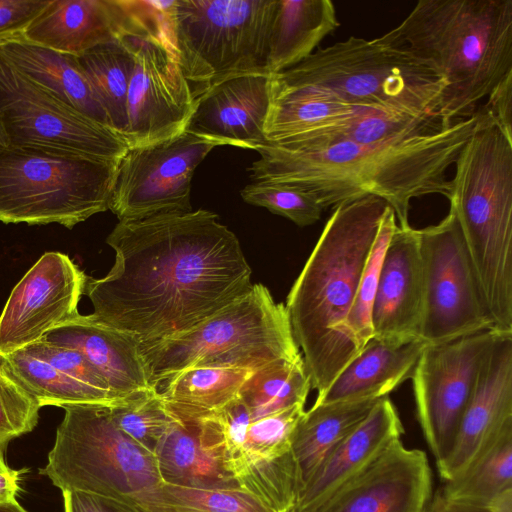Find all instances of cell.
Instances as JSON below:
<instances>
[{"label":"cell","instance_id":"1","mask_svg":"<svg viewBox=\"0 0 512 512\" xmlns=\"http://www.w3.org/2000/svg\"><path fill=\"white\" fill-rule=\"evenodd\" d=\"M106 242L115 262L87 278L89 315L139 344L195 327L253 285L238 238L208 210L119 221Z\"/></svg>","mask_w":512,"mask_h":512},{"label":"cell","instance_id":"2","mask_svg":"<svg viewBox=\"0 0 512 512\" xmlns=\"http://www.w3.org/2000/svg\"><path fill=\"white\" fill-rule=\"evenodd\" d=\"M487 116L480 109L428 133L374 144L294 145L266 142L248 171L253 181L287 184L313 194L322 207L367 196L384 200L399 227H409L411 200L451 194L449 167Z\"/></svg>","mask_w":512,"mask_h":512},{"label":"cell","instance_id":"3","mask_svg":"<svg viewBox=\"0 0 512 512\" xmlns=\"http://www.w3.org/2000/svg\"><path fill=\"white\" fill-rule=\"evenodd\" d=\"M387 206L375 196L335 206L287 296L293 337L317 397L360 351L346 321Z\"/></svg>","mask_w":512,"mask_h":512},{"label":"cell","instance_id":"4","mask_svg":"<svg viewBox=\"0 0 512 512\" xmlns=\"http://www.w3.org/2000/svg\"><path fill=\"white\" fill-rule=\"evenodd\" d=\"M389 33L444 82V124L476 114L512 75V0H420Z\"/></svg>","mask_w":512,"mask_h":512},{"label":"cell","instance_id":"5","mask_svg":"<svg viewBox=\"0 0 512 512\" xmlns=\"http://www.w3.org/2000/svg\"><path fill=\"white\" fill-rule=\"evenodd\" d=\"M455 165L450 207L458 218L494 330L512 332V141L487 114Z\"/></svg>","mask_w":512,"mask_h":512},{"label":"cell","instance_id":"6","mask_svg":"<svg viewBox=\"0 0 512 512\" xmlns=\"http://www.w3.org/2000/svg\"><path fill=\"white\" fill-rule=\"evenodd\" d=\"M271 83L313 91L356 107L439 120L445 87L433 70L389 32L372 40L350 36L317 48L297 65L271 75Z\"/></svg>","mask_w":512,"mask_h":512},{"label":"cell","instance_id":"7","mask_svg":"<svg viewBox=\"0 0 512 512\" xmlns=\"http://www.w3.org/2000/svg\"><path fill=\"white\" fill-rule=\"evenodd\" d=\"M150 383L193 367L255 371L279 360L302 357L283 303L262 284L195 327L153 343L140 344Z\"/></svg>","mask_w":512,"mask_h":512},{"label":"cell","instance_id":"8","mask_svg":"<svg viewBox=\"0 0 512 512\" xmlns=\"http://www.w3.org/2000/svg\"><path fill=\"white\" fill-rule=\"evenodd\" d=\"M119 162L0 145V222L73 228L109 209Z\"/></svg>","mask_w":512,"mask_h":512},{"label":"cell","instance_id":"9","mask_svg":"<svg viewBox=\"0 0 512 512\" xmlns=\"http://www.w3.org/2000/svg\"><path fill=\"white\" fill-rule=\"evenodd\" d=\"M109 408L63 407L65 415L41 474L62 492H84L130 508L162 480L155 455L115 425Z\"/></svg>","mask_w":512,"mask_h":512},{"label":"cell","instance_id":"10","mask_svg":"<svg viewBox=\"0 0 512 512\" xmlns=\"http://www.w3.org/2000/svg\"><path fill=\"white\" fill-rule=\"evenodd\" d=\"M276 0H177L179 64L196 98L227 78L266 73Z\"/></svg>","mask_w":512,"mask_h":512},{"label":"cell","instance_id":"11","mask_svg":"<svg viewBox=\"0 0 512 512\" xmlns=\"http://www.w3.org/2000/svg\"><path fill=\"white\" fill-rule=\"evenodd\" d=\"M417 230L423 273L420 339L439 344L494 330L455 211L450 207L441 222Z\"/></svg>","mask_w":512,"mask_h":512},{"label":"cell","instance_id":"12","mask_svg":"<svg viewBox=\"0 0 512 512\" xmlns=\"http://www.w3.org/2000/svg\"><path fill=\"white\" fill-rule=\"evenodd\" d=\"M0 113L9 144L120 161L126 142L70 106L0 52Z\"/></svg>","mask_w":512,"mask_h":512},{"label":"cell","instance_id":"13","mask_svg":"<svg viewBox=\"0 0 512 512\" xmlns=\"http://www.w3.org/2000/svg\"><path fill=\"white\" fill-rule=\"evenodd\" d=\"M222 145L186 130L165 141L128 148L117 168L109 209L119 221L192 211L194 171L213 148Z\"/></svg>","mask_w":512,"mask_h":512},{"label":"cell","instance_id":"14","mask_svg":"<svg viewBox=\"0 0 512 512\" xmlns=\"http://www.w3.org/2000/svg\"><path fill=\"white\" fill-rule=\"evenodd\" d=\"M498 331L427 344L411 374L417 417L436 463L451 451L481 363Z\"/></svg>","mask_w":512,"mask_h":512},{"label":"cell","instance_id":"15","mask_svg":"<svg viewBox=\"0 0 512 512\" xmlns=\"http://www.w3.org/2000/svg\"><path fill=\"white\" fill-rule=\"evenodd\" d=\"M133 56L128 87L125 142L146 146L185 132L196 107V96L178 58L151 39L121 37Z\"/></svg>","mask_w":512,"mask_h":512},{"label":"cell","instance_id":"16","mask_svg":"<svg viewBox=\"0 0 512 512\" xmlns=\"http://www.w3.org/2000/svg\"><path fill=\"white\" fill-rule=\"evenodd\" d=\"M88 276L61 252H46L15 285L0 314V356L42 340L78 314Z\"/></svg>","mask_w":512,"mask_h":512},{"label":"cell","instance_id":"17","mask_svg":"<svg viewBox=\"0 0 512 512\" xmlns=\"http://www.w3.org/2000/svg\"><path fill=\"white\" fill-rule=\"evenodd\" d=\"M431 490L425 453L395 439L302 512H426Z\"/></svg>","mask_w":512,"mask_h":512},{"label":"cell","instance_id":"18","mask_svg":"<svg viewBox=\"0 0 512 512\" xmlns=\"http://www.w3.org/2000/svg\"><path fill=\"white\" fill-rule=\"evenodd\" d=\"M512 422V332H498L478 371L453 447L437 464L444 481L460 474L479 450Z\"/></svg>","mask_w":512,"mask_h":512},{"label":"cell","instance_id":"19","mask_svg":"<svg viewBox=\"0 0 512 512\" xmlns=\"http://www.w3.org/2000/svg\"><path fill=\"white\" fill-rule=\"evenodd\" d=\"M423 273L418 230L396 226L386 248L372 306L373 338L420 339Z\"/></svg>","mask_w":512,"mask_h":512},{"label":"cell","instance_id":"20","mask_svg":"<svg viewBox=\"0 0 512 512\" xmlns=\"http://www.w3.org/2000/svg\"><path fill=\"white\" fill-rule=\"evenodd\" d=\"M270 101V74L250 73L227 78L197 98L187 130L223 145L256 150L266 143Z\"/></svg>","mask_w":512,"mask_h":512},{"label":"cell","instance_id":"21","mask_svg":"<svg viewBox=\"0 0 512 512\" xmlns=\"http://www.w3.org/2000/svg\"><path fill=\"white\" fill-rule=\"evenodd\" d=\"M43 339L80 351L122 399L155 389L150 383L139 342L90 315L76 314Z\"/></svg>","mask_w":512,"mask_h":512},{"label":"cell","instance_id":"22","mask_svg":"<svg viewBox=\"0 0 512 512\" xmlns=\"http://www.w3.org/2000/svg\"><path fill=\"white\" fill-rule=\"evenodd\" d=\"M123 35L117 0H50L20 36L78 57Z\"/></svg>","mask_w":512,"mask_h":512},{"label":"cell","instance_id":"23","mask_svg":"<svg viewBox=\"0 0 512 512\" xmlns=\"http://www.w3.org/2000/svg\"><path fill=\"white\" fill-rule=\"evenodd\" d=\"M404 429L392 401L380 398L369 414L327 456L300 491L291 512H302L337 487L395 439Z\"/></svg>","mask_w":512,"mask_h":512},{"label":"cell","instance_id":"24","mask_svg":"<svg viewBox=\"0 0 512 512\" xmlns=\"http://www.w3.org/2000/svg\"><path fill=\"white\" fill-rule=\"evenodd\" d=\"M426 346L421 339L395 342L371 338L314 404L386 397L411 377Z\"/></svg>","mask_w":512,"mask_h":512},{"label":"cell","instance_id":"25","mask_svg":"<svg viewBox=\"0 0 512 512\" xmlns=\"http://www.w3.org/2000/svg\"><path fill=\"white\" fill-rule=\"evenodd\" d=\"M339 26L330 0H276L268 33L266 72L277 74L302 62Z\"/></svg>","mask_w":512,"mask_h":512},{"label":"cell","instance_id":"26","mask_svg":"<svg viewBox=\"0 0 512 512\" xmlns=\"http://www.w3.org/2000/svg\"><path fill=\"white\" fill-rule=\"evenodd\" d=\"M0 52L58 98L110 128L76 56L33 44L20 35L0 41Z\"/></svg>","mask_w":512,"mask_h":512},{"label":"cell","instance_id":"27","mask_svg":"<svg viewBox=\"0 0 512 512\" xmlns=\"http://www.w3.org/2000/svg\"><path fill=\"white\" fill-rule=\"evenodd\" d=\"M378 400L313 404L304 411L294 429L290 447L297 497L336 445L369 414Z\"/></svg>","mask_w":512,"mask_h":512},{"label":"cell","instance_id":"28","mask_svg":"<svg viewBox=\"0 0 512 512\" xmlns=\"http://www.w3.org/2000/svg\"><path fill=\"white\" fill-rule=\"evenodd\" d=\"M252 370L230 367H193L155 385L169 414L181 424H197L239 395Z\"/></svg>","mask_w":512,"mask_h":512},{"label":"cell","instance_id":"29","mask_svg":"<svg viewBox=\"0 0 512 512\" xmlns=\"http://www.w3.org/2000/svg\"><path fill=\"white\" fill-rule=\"evenodd\" d=\"M9 372L43 406L93 405L113 407L127 401L61 372L28 347L2 356Z\"/></svg>","mask_w":512,"mask_h":512},{"label":"cell","instance_id":"30","mask_svg":"<svg viewBox=\"0 0 512 512\" xmlns=\"http://www.w3.org/2000/svg\"><path fill=\"white\" fill-rule=\"evenodd\" d=\"M443 125L447 124L439 119L360 107L350 117L329 127L278 142L294 145H325L336 142L374 144L428 133Z\"/></svg>","mask_w":512,"mask_h":512},{"label":"cell","instance_id":"31","mask_svg":"<svg viewBox=\"0 0 512 512\" xmlns=\"http://www.w3.org/2000/svg\"><path fill=\"white\" fill-rule=\"evenodd\" d=\"M154 455L162 482L201 488L239 487L201 447L197 424L175 421Z\"/></svg>","mask_w":512,"mask_h":512},{"label":"cell","instance_id":"32","mask_svg":"<svg viewBox=\"0 0 512 512\" xmlns=\"http://www.w3.org/2000/svg\"><path fill=\"white\" fill-rule=\"evenodd\" d=\"M508 490H512V422L488 441L460 474L445 481L440 494L491 505Z\"/></svg>","mask_w":512,"mask_h":512},{"label":"cell","instance_id":"33","mask_svg":"<svg viewBox=\"0 0 512 512\" xmlns=\"http://www.w3.org/2000/svg\"><path fill=\"white\" fill-rule=\"evenodd\" d=\"M110 128L125 141L126 103L133 56L122 38L77 57Z\"/></svg>","mask_w":512,"mask_h":512},{"label":"cell","instance_id":"34","mask_svg":"<svg viewBox=\"0 0 512 512\" xmlns=\"http://www.w3.org/2000/svg\"><path fill=\"white\" fill-rule=\"evenodd\" d=\"M133 512H275L240 487L201 488L160 482L135 498Z\"/></svg>","mask_w":512,"mask_h":512},{"label":"cell","instance_id":"35","mask_svg":"<svg viewBox=\"0 0 512 512\" xmlns=\"http://www.w3.org/2000/svg\"><path fill=\"white\" fill-rule=\"evenodd\" d=\"M311 389L303 358L279 360L252 372L238 398L252 420H257L296 405H305Z\"/></svg>","mask_w":512,"mask_h":512},{"label":"cell","instance_id":"36","mask_svg":"<svg viewBox=\"0 0 512 512\" xmlns=\"http://www.w3.org/2000/svg\"><path fill=\"white\" fill-rule=\"evenodd\" d=\"M397 226L394 210L388 205L363 269L358 290L346 321V328L361 350L373 338L372 306L379 281L383 257Z\"/></svg>","mask_w":512,"mask_h":512},{"label":"cell","instance_id":"37","mask_svg":"<svg viewBox=\"0 0 512 512\" xmlns=\"http://www.w3.org/2000/svg\"><path fill=\"white\" fill-rule=\"evenodd\" d=\"M109 411L115 425L152 454L176 421L155 389L110 407Z\"/></svg>","mask_w":512,"mask_h":512},{"label":"cell","instance_id":"38","mask_svg":"<svg viewBox=\"0 0 512 512\" xmlns=\"http://www.w3.org/2000/svg\"><path fill=\"white\" fill-rule=\"evenodd\" d=\"M241 197L246 203L266 208L300 227L316 223L324 210L313 194L282 183H250L241 190Z\"/></svg>","mask_w":512,"mask_h":512},{"label":"cell","instance_id":"39","mask_svg":"<svg viewBox=\"0 0 512 512\" xmlns=\"http://www.w3.org/2000/svg\"><path fill=\"white\" fill-rule=\"evenodd\" d=\"M117 3L121 12L124 35H137L151 39L178 58L177 0H117Z\"/></svg>","mask_w":512,"mask_h":512},{"label":"cell","instance_id":"40","mask_svg":"<svg viewBox=\"0 0 512 512\" xmlns=\"http://www.w3.org/2000/svg\"><path fill=\"white\" fill-rule=\"evenodd\" d=\"M40 405L20 385L0 356V452L38 423Z\"/></svg>","mask_w":512,"mask_h":512},{"label":"cell","instance_id":"41","mask_svg":"<svg viewBox=\"0 0 512 512\" xmlns=\"http://www.w3.org/2000/svg\"><path fill=\"white\" fill-rule=\"evenodd\" d=\"M27 347L35 355L70 377L116 395L96 367L77 349L57 345L44 339Z\"/></svg>","mask_w":512,"mask_h":512},{"label":"cell","instance_id":"42","mask_svg":"<svg viewBox=\"0 0 512 512\" xmlns=\"http://www.w3.org/2000/svg\"><path fill=\"white\" fill-rule=\"evenodd\" d=\"M50 0H0V41L19 36Z\"/></svg>","mask_w":512,"mask_h":512},{"label":"cell","instance_id":"43","mask_svg":"<svg viewBox=\"0 0 512 512\" xmlns=\"http://www.w3.org/2000/svg\"><path fill=\"white\" fill-rule=\"evenodd\" d=\"M480 108L490 116L507 139L512 141V75L493 89Z\"/></svg>","mask_w":512,"mask_h":512},{"label":"cell","instance_id":"44","mask_svg":"<svg viewBox=\"0 0 512 512\" xmlns=\"http://www.w3.org/2000/svg\"><path fill=\"white\" fill-rule=\"evenodd\" d=\"M65 512H133L117 502L79 491H64Z\"/></svg>","mask_w":512,"mask_h":512},{"label":"cell","instance_id":"45","mask_svg":"<svg viewBox=\"0 0 512 512\" xmlns=\"http://www.w3.org/2000/svg\"><path fill=\"white\" fill-rule=\"evenodd\" d=\"M426 512H496L492 505L448 499L437 494Z\"/></svg>","mask_w":512,"mask_h":512},{"label":"cell","instance_id":"46","mask_svg":"<svg viewBox=\"0 0 512 512\" xmlns=\"http://www.w3.org/2000/svg\"><path fill=\"white\" fill-rule=\"evenodd\" d=\"M20 491V472L10 468L0 452V502L16 500Z\"/></svg>","mask_w":512,"mask_h":512},{"label":"cell","instance_id":"47","mask_svg":"<svg viewBox=\"0 0 512 512\" xmlns=\"http://www.w3.org/2000/svg\"><path fill=\"white\" fill-rule=\"evenodd\" d=\"M491 505L496 512H512V490L501 494Z\"/></svg>","mask_w":512,"mask_h":512},{"label":"cell","instance_id":"48","mask_svg":"<svg viewBox=\"0 0 512 512\" xmlns=\"http://www.w3.org/2000/svg\"><path fill=\"white\" fill-rule=\"evenodd\" d=\"M0 512H27L17 500L0 502Z\"/></svg>","mask_w":512,"mask_h":512},{"label":"cell","instance_id":"49","mask_svg":"<svg viewBox=\"0 0 512 512\" xmlns=\"http://www.w3.org/2000/svg\"><path fill=\"white\" fill-rule=\"evenodd\" d=\"M7 144H9V140H8V136L6 134L2 116L0 113V145H7Z\"/></svg>","mask_w":512,"mask_h":512}]
</instances>
